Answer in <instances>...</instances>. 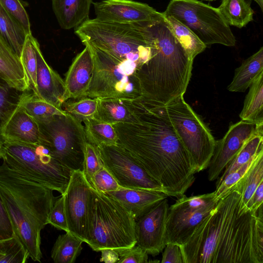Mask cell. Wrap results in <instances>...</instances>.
Masks as SVG:
<instances>
[{
    "label": "cell",
    "mask_w": 263,
    "mask_h": 263,
    "mask_svg": "<svg viewBox=\"0 0 263 263\" xmlns=\"http://www.w3.org/2000/svg\"><path fill=\"white\" fill-rule=\"evenodd\" d=\"M39 44L32 33L28 34L20 57L27 76L30 89L35 93L36 91L37 70L36 49Z\"/></svg>",
    "instance_id": "e575fe53"
},
{
    "label": "cell",
    "mask_w": 263,
    "mask_h": 263,
    "mask_svg": "<svg viewBox=\"0 0 263 263\" xmlns=\"http://www.w3.org/2000/svg\"><path fill=\"white\" fill-rule=\"evenodd\" d=\"M254 1L257 3V4L259 5L261 10L262 11V10H263V0H254Z\"/></svg>",
    "instance_id": "681fc988"
},
{
    "label": "cell",
    "mask_w": 263,
    "mask_h": 263,
    "mask_svg": "<svg viewBox=\"0 0 263 263\" xmlns=\"http://www.w3.org/2000/svg\"><path fill=\"white\" fill-rule=\"evenodd\" d=\"M0 4L9 14L24 27L28 33H31L29 16L19 0H0Z\"/></svg>",
    "instance_id": "b9f144b4"
},
{
    "label": "cell",
    "mask_w": 263,
    "mask_h": 263,
    "mask_svg": "<svg viewBox=\"0 0 263 263\" xmlns=\"http://www.w3.org/2000/svg\"><path fill=\"white\" fill-rule=\"evenodd\" d=\"M52 7L60 27L76 28L89 19L92 0H51Z\"/></svg>",
    "instance_id": "603a6c76"
},
{
    "label": "cell",
    "mask_w": 263,
    "mask_h": 263,
    "mask_svg": "<svg viewBox=\"0 0 263 263\" xmlns=\"http://www.w3.org/2000/svg\"><path fill=\"white\" fill-rule=\"evenodd\" d=\"M161 262L162 263H184L180 246L171 242L166 243Z\"/></svg>",
    "instance_id": "bcb514c9"
},
{
    "label": "cell",
    "mask_w": 263,
    "mask_h": 263,
    "mask_svg": "<svg viewBox=\"0 0 263 263\" xmlns=\"http://www.w3.org/2000/svg\"><path fill=\"white\" fill-rule=\"evenodd\" d=\"M48 224L59 230L68 232V228L64 209L63 197L61 196L57 199L49 213Z\"/></svg>",
    "instance_id": "7bdbcfd3"
},
{
    "label": "cell",
    "mask_w": 263,
    "mask_h": 263,
    "mask_svg": "<svg viewBox=\"0 0 263 263\" xmlns=\"http://www.w3.org/2000/svg\"><path fill=\"white\" fill-rule=\"evenodd\" d=\"M105 194L119 202L133 215L136 220L168 196L155 191L125 188Z\"/></svg>",
    "instance_id": "44dd1931"
},
{
    "label": "cell",
    "mask_w": 263,
    "mask_h": 263,
    "mask_svg": "<svg viewBox=\"0 0 263 263\" xmlns=\"http://www.w3.org/2000/svg\"><path fill=\"white\" fill-rule=\"evenodd\" d=\"M74 33L84 45H91L116 59L134 62L138 69L151 58V45L139 25L89 18L75 28Z\"/></svg>",
    "instance_id": "8992f818"
},
{
    "label": "cell",
    "mask_w": 263,
    "mask_h": 263,
    "mask_svg": "<svg viewBox=\"0 0 263 263\" xmlns=\"http://www.w3.org/2000/svg\"><path fill=\"white\" fill-rule=\"evenodd\" d=\"M83 122L87 142L96 146L118 144V136L112 124L96 118Z\"/></svg>",
    "instance_id": "4dcf8cb0"
},
{
    "label": "cell",
    "mask_w": 263,
    "mask_h": 263,
    "mask_svg": "<svg viewBox=\"0 0 263 263\" xmlns=\"http://www.w3.org/2000/svg\"><path fill=\"white\" fill-rule=\"evenodd\" d=\"M141 26L151 48L150 59L137 71L142 98L153 105L164 106L183 96L194 60L176 37L163 12Z\"/></svg>",
    "instance_id": "3957f363"
},
{
    "label": "cell",
    "mask_w": 263,
    "mask_h": 263,
    "mask_svg": "<svg viewBox=\"0 0 263 263\" xmlns=\"http://www.w3.org/2000/svg\"><path fill=\"white\" fill-rule=\"evenodd\" d=\"M3 161L14 171L61 194L69 182L71 170L41 144L3 142Z\"/></svg>",
    "instance_id": "52a82bcc"
},
{
    "label": "cell",
    "mask_w": 263,
    "mask_h": 263,
    "mask_svg": "<svg viewBox=\"0 0 263 263\" xmlns=\"http://www.w3.org/2000/svg\"><path fill=\"white\" fill-rule=\"evenodd\" d=\"M263 202V181H261L257 187L251 199L249 201L247 209L248 210L257 211Z\"/></svg>",
    "instance_id": "7dc6e473"
},
{
    "label": "cell",
    "mask_w": 263,
    "mask_h": 263,
    "mask_svg": "<svg viewBox=\"0 0 263 263\" xmlns=\"http://www.w3.org/2000/svg\"><path fill=\"white\" fill-rule=\"evenodd\" d=\"M218 8L230 26L241 28L253 20L254 11L248 0H222Z\"/></svg>",
    "instance_id": "f1b7e54d"
},
{
    "label": "cell",
    "mask_w": 263,
    "mask_h": 263,
    "mask_svg": "<svg viewBox=\"0 0 263 263\" xmlns=\"http://www.w3.org/2000/svg\"><path fill=\"white\" fill-rule=\"evenodd\" d=\"M91 190L92 203L85 243L95 251L110 249L119 255L136 244V219L114 198L92 185Z\"/></svg>",
    "instance_id": "5b68a950"
},
{
    "label": "cell",
    "mask_w": 263,
    "mask_h": 263,
    "mask_svg": "<svg viewBox=\"0 0 263 263\" xmlns=\"http://www.w3.org/2000/svg\"><path fill=\"white\" fill-rule=\"evenodd\" d=\"M93 4L96 18L122 24L140 25L162 14L147 4L132 0H103Z\"/></svg>",
    "instance_id": "e0dca14e"
},
{
    "label": "cell",
    "mask_w": 263,
    "mask_h": 263,
    "mask_svg": "<svg viewBox=\"0 0 263 263\" xmlns=\"http://www.w3.org/2000/svg\"><path fill=\"white\" fill-rule=\"evenodd\" d=\"M3 142L0 139V158H3Z\"/></svg>",
    "instance_id": "f907efd6"
},
{
    "label": "cell",
    "mask_w": 263,
    "mask_h": 263,
    "mask_svg": "<svg viewBox=\"0 0 263 263\" xmlns=\"http://www.w3.org/2000/svg\"><path fill=\"white\" fill-rule=\"evenodd\" d=\"M215 192L187 197L183 195L168 208L166 245H184L218 202Z\"/></svg>",
    "instance_id": "7c38bea8"
},
{
    "label": "cell",
    "mask_w": 263,
    "mask_h": 263,
    "mask_svg": "<svg viewBox=\"0 0 263 263\" xmlns=\"http://www.w3.org/2000/svg\"><path fill=\"white\" fill-rule=\"evenodd\" d=\"M98 105V98L83 97L76 101L65 102L62 107L66 112L83 122L86 119L95 118Z\"/></svg>",
    "instance_id": "8d00e7d4"
},
{
    "label": "cell",
    "mask_w": 263,
    "mask_h": 263,
    "mask_svg": "<svg viewBox=\"0 0 263 263\" xmlns=\"http://www.w3.org/2000/svg\"><path fill=\"white\" fill-rule=\"evenodd\" d=\"M53 191L10 168L0 165V196L14 233L30 257L41 262V232L55 200Z\"/></svg>",
    "instance_id": "277c9868"
},
{
    "label": "cell",
    "mask_w": 263,
    "mask_h": 263,
    "mask_svg": "<svg viewBox=\"0 0 263 263\" xmlns=\"http://www.w3.org/2000/svg\"><path fill=\"white\" fill-rule=\"evenodd\" d=\"M117 262H148V254L143 249L136 244L133 247L120 254Z\"/></svg>",
    "instance_id": "ee69618b"
},
{
    "label": "cell",
    "mask_w": 263,
    "mask_h": 263,
    "mask_svg": "<svg viewBox=\"0 0 263 263\" xmlns=\"http://www.w3.org/2000/svg\"><path fill=\"white\" fill-rule=\"evenodd\" d=\"M262 151L263 133L256 134L249 139L226 166L223 174L219 178H218L216 186H217L228 174L254 159Z\"/></svg>",
    "instance_id": "1f68e13d"
},
{
    "label": "cell",
    "mask_w": 263,
    "mask_h": 263,
    "mask_svg": "<svg viewBox=\"0 0 263 263\" xmlns=\"http://www.w3.org/2000/svg\"><path fill=\"white\" fill-rule=\"evenodd\" d=\"M180 247L184 263H263L262 205L241 208L236 184Z\"/></svg>",
    "instance_id": "7a4b0ae2"
},
{
    "label": "cell",
    "mask_w": 263,
    "mask_h": 263,
    "mask_svg": "<svg viewBox=\"0 0 263 263\" xmlns=\"http://www.w3.org/2000/svg\"><path fill=\"white\" fill-rule=\"evenodd\" d=\"M164 16L176 37L191 60H194L196 55L205 49L206 46L187 27L172 16Z\"/></svg>",
    "instance_id": "836d02e7"
},
{
    "label": "cell",
    "mask_w": 263,
    "mask_h": 263,
    "mask_svg": "<svg viewBox=\"0 0 263 263\" xmlns=\"http://www.w3.org/2000/svg\"><path fill=\"white\" fill-rule=\"evenodd\" d=\"M14 234L11 220L0 196V240L11 238Z\"/></svg>",
    "instance_id": "f6af8a7d"
},
{
    "label": "cell",
    "mask_w": 263,
    "mask_h": 263,
    "mask_svg": "<svg viewBox=\"0 0 263 263\" xmlns=\"http://www.w3.org/2000/svg\"><path fill=\"white\" fill-rule=\"evenodd\" d=\"M100 252H101L100 261L106 263H116L119 259L118 253L112 249H103Z\"/></svg>",
    "instance_id": "c3c4849f"
},
{
    "label": "cell",
    "mask_w": 263,
    "mask_h": 263,
    "mask_svg": "<svg viewBox=\"0 0 263 263\" xmlns=\"http://www.w3.org/2000/svg\"><path fill=\"white\" fill-rule=\"evenodd\" d=\"M262 181H263V151L257 155L247 173L236 184L241 193V208L247 209L249 201L257 187Z\"/></svg>",
    "instance_id": "d6a6232c"
},
{
    "label": "cell",
    "mask_w": 263,
    "mask_h": 263,
    "mask_svg": "<svg viewBox=\"0 0 263 263\" xmlns=\"http://www.w3.org/2000/svg\"><path fill=\"white\" fill-rule=\"evenodd\" d=\"M163 13L187 27L206 46L236 44L230 25L218 8L198 0H171Z\"/></svg>",
    "instance_id": "30bf717a"
},
{
    "label": "cell",
    "mask_w": 263,
    "mask_h": 263,
    "mask_svg": "<svg viewBox=\"0 0 263 263\" xmlns=\"http://www.w3.org/2000/svg\"><path fill=\"white\" fill-rule=\"evenodd\" d=\"M84 45L91 52L93 70L89 87L82 98L136 100L142 97L136 63L116 59L91 45Z\"/></svg>",
    "instance_id": "ba28073f"
},
{
    "label": "cell",
    "mask_w": 263,
    "mask_h": 263,
    "mask_svg": "<svg viewBox=\"0 0 263 263\" xmlns=\"http://www.w3.org/2000/svg\"><path fill=\"white\" fill-rule=\"evenodd\" d=\"M104 166L123 188L166 192L146 171L119 144L96 146Z\"/></svg>",
    "instance_id": "4fadbf2b"
},
{
    "label": "cell",
    "mask_w": 263,
    "mask_h": 263,
    "mask_svg": "<svg viewBox=\"0 0 263 263\" xmlns=\"http://www.w3.org/2000/svg\"><path fill=\"white\" fill-rule=\"evenodd\" d=\"M22 92L0 78V127L18 104Z\"/></svg>",
    "instance_id": "74e56055"
},
{
    "label": "cell",
    "mask_w": 263,
    "mask_h": 263,
    "mask_svg": "<svg viewBox=\"0 0 263 263\" xmlns=\"http://www.w3.org/2000/svg\"><path fill=\"white\" fill-rule=\"evenodd\" d=\"M259 133H263V125L258 126L242 120L230 125L223 137L216 141L214 151L208 166V179L214 181L218 179L246 142Z\"/></svg>",
    "instance_id": "9a60e30c"
},
{
    "label": "cell",
    "mask_w": 263,
    "mask_h": 263,
    "mask_svg": "<svg viewBox=\"0 0 263 263\" xmlns=\"http://www.w3.org/2000/svg\"><path fill=\"white\" fill-rule=\"evenodd\" d=\"M37 59L36 91L35 93L42 100L62 108L68 99L65 81L46 62L40 45L36 49Z\"/></svg>",
    "instance_id": "ac0fdd59"
},
{
    "label": "cell",
    "mask_w": 263,
    "mask_h": 263,
    "mask_svg": "<svg viewBox=\"0 0 263 263\" xmlns=\"http://www.w3.org/2000/svg\"><path fill=\"white\" fill-rule=\"evenodd\" d=\"M255 158L238 169L230 172L216 186V190L214 191L215 196L218 200L229 193L232 188L246 175Z\"/></svg>",
    "instance_id": "f35d334b"
},
{
    "label": "cell",
    "mask_w": 263,
    "mask_h": 263,
    "mask_svg": "<svg viewBox=\"0 0 263 263\" xmlns=\"http://www.w3.org/2000/svg\"><path fill=\"white\" fill-rule=\"evenodd\" d=\"M28 253L17 235L0 240V263H25Z\"/></svg>",
    "instance_id": "d590c367"
},
{
    "label": "cell",
    "mask_w": 263,
    "mask_h": 263,
    "mask_svg": "<svg viewBox=\"0 0 263 263\" xmlns=\"http://www.w3.org/2000/svg\"><path fill=\"white\" fill-rule=\"evenodd\" d=\"M89 182L95 189L103 193L123 188L104 165L93 175Z\"/></svg>",
    "instance_id": "ab89813d"
},
{
    "label": "cell",
    "mask_w": 263,
    "mask_h": 263,
    "mask_svg": "<svg viewBox=\"0 0 263 263\" xmlns=\"http://www.w3.org/2000/svg\"><path fill=\"white\" fill-rule=\"evenodd\" d=\"M103 166L97 147L87 141L82 171L89 181Z\"/></svg>",
    "instance_id": "60d3db41"
},
{
    "label": "cell",
    "mask_w": 263,
    "mask_h": 263,
    "mask_svg": "<svg viewBox=\"0 0 263 263\" xmlns=\"http://www.w3.org/2000/svg\"><path fill=\"white\" fill-rule=\"evenodd\" d=\"M28 34L24 27L0 4V35L20 58Z\"/></svg>",
    "instance_id": "83f0119b"
},
{
    "label": "cell",
    "mask_w": 263,
    "mask_h": 263,
    "mask_svg": "<svg viewBox=\"0 0 263 263\" xmlns=\"http://www.w3.org/2000/svg\"><path fill=\"white\" fill-rule=\"evenodd\" d=\"M38 124L39 144L71 171L82 170L87 142L82 122L66 112Z\"/></svg>",
    "instance_id": "9c48e42d"
},
{
    "label": "cell",
    "mask_w": 263,
    "mask_h": 263,
    "mask_svg": "<svg viewBox=\"0 0 263 263\" xmlns=\"http://www.w3.org/2000/svg\"><path fill=\"white\" fill-rule=\"evenodd\" d=\"M83 241L67 232L59 235L53 245L51 257L55 263H73L82 250Z\"/></svg>",
    "instance_id": "f546056e"
},
{
    "label": "cell",
    "mask_w": 263,
    "mask_h": 263,
    "mask_svg": "<svg viewBox=\"0 0 263 263\" xmlns=\"http://www.w3.org/2000/svg\"><path fill=\"white\" fill-rule=\"evenodd\" d=\"M98 99V105L95 118L114 124L117 123H134L135 100L121 98Z\"/></svg>",
    "instance_id": "cb8c5ba5"
},
{
    "label": "cell",
    "mask_w": 263,
    "mask_h": 263,
    "mask_svg": "<svg viewBox=\"0 0 263 263\" xmlns=\"http://www.w3.org/2000/svg\"><path fill=\"white\" fill-rule=\"evenodd\" d=\"M134 123L112 124L118 144L126 150L165 190L179 197L195 181V165L163 106L135 100Z\"/></svg>",
    "instance_id": "6da1fadb"
},
{
    "label": "cell",
    "mask_w": 263,
    "mask_h": 263,
    "mask_svg": "<svg viewBox=\"0 0 263 263\" xmlns=\"http://www.w3.org/2000/svg\"><path fill=\"white\" fill-rule=\"evenodd\" d=\"M166 198L159 201L136 220V245L148 255H158L166 246Z\"/></svg>",
    "instance_id": "2e32d148"
},
{
    "label": "cell",
    "mask_w": 263,
    "mask_h": 263,
    "mask_svg": "<svg viewBox=\"0 0 263 263\" xmlns=\"http://www.w3.org/2000/svg\"><path fill=\"white\" fill-rule=\"evenodd\" d=\"M263 72V47L245 60L235 70L228 89L232 92H245L258 75Z\"/></svg>",
    "instance_id": "d4e9b609"
},
{
    "label": "cell",
    "mask_w": 263,
    "mask_h": 263,
    "mask_svg": "<svg viewBox=\"0 0 263 263\" xmlns=\"http://www.w3.org/2000/svg\"><path fill=\"white\" fill-rule=\"evenodd\" d=\"M38 123L19 105L12 111L0 127L2 142L39 144Z\"/></svg>",
    "instance_id": "d6986e66"
},
{
    "label": "cell",
    "mask_w": 263,
    "mask_h": 263,
    "mask_svg": "<svg viewBox=\"0 0 263 263\" xmlns=\"http://www.w3.org/2000/svg\"><path fill=\"white\" fill-rule=\"evenodd\" d=\"M163 107L196 172L208 168L216 143L209 127L185 102L183 96Z\"/></svg>",
    "instance_id": "8fae6325"
},
{
    "label": "cell",
    "mask_w": 263,
    "mask_h": 263,
    "mask_svg": "<svg viewBox=\"0 0 263 263\" xmlns=\"http://www.w3.org/2000/svg\"><path fill=\"white\" fill-rule=\"evenodd\" d=\"M18 104L37 123L48 121L56 115L66 113L62 108L41 99L32 90L22 92Z\"/></svg>",
    "instance_id": "4316f807"
},
{
    "label": "cell",
    "mask_w": 263,
    "mask_h": 263,
    "mask_svg": "<svg viewBox=\"0 0 263 263\" xmlns=\"http://www.w3.org/2000/svg\"><path fill=\"white\" fill-rule=\"evenodd\" d=\"M205 1H215V0H205Z\"/></svg>",
    "instance_id": "816d5d0a"
},
{
    "label": "cell",
    "mask_w": 263,
    "mask_h": 263,
    "mask_svg": "<svg viewBox=\"0 0 263 263\" xmlns=\"http://www.w3.org/2000/svg\"><path fill=\"white\" fill-rule=\"evenodd\" d=\"M0 78L19 91L31 90L20 58L1 35Z\"/></svg>",
    "instance_id": "7402d4cb"
},
{
    "label": "cell",
    "mask_w": 263,
    "mask_h": 263,
    "mask_svg": "<svg viewBox=\"0 0 263 263\" xmlns=\"http://www.w3.org/2000/svg\"><path fill=\"white\" fill-rule=\"evenodd\" d=\"M243 106L239 114L241 120L258 126L263 125V72L249 86Z\"/></svg>",
    "instance_id": "484cf974"
},
{
    "label": "cell",
    "mask_w": 263,
    "mask_h": 263,
    "mask_svg": "<svg viewBox=\"0 0 263 263\" xmlns=\"http://www.w3.org/2000/svg\"><path fill=\"white\" fill-rule=\"evenodd\" d=\"M85 46V48L74 59L66 74L64 81L68 99L82 98L91 81L93 60L89 47Z\"/></svg>",
    "instance_id": "ffe728a7"
},
{
    "label": "cell",
    "mask_w": 263,
    "mask_h": 263,
    "mask_svg": "<svg viewBox=\"0 0 263 263\" xmlns=\"http://www.w3.org/2000/svg\"><path fill=\"white\" fill-rule=\"evenodd\" d=\"M63 197L68 232L86 242L92 203L91 185L82 170H72Z\"/></svg>",
    "instance_id": "5bb4252c"
}]
</instances>
